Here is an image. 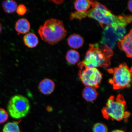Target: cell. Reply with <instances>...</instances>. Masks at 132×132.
<instances>
[{
    "instance_id": "obj_24",
    "label": "cell",
    "mask_w": 132,
    "mask_h": 132,
    "mask_svg": "<svg viewBox=\"0 0 132 132\" xmlns=\"http://www.w3.org/2000/svg\"><path fill=\"white\" fill-rule=\"evenodd\" d=\"M111 132H125L123 130L120 129H117L113 130Z\"/></svg>"
},
{
    "instance_id": "obj_4",
    "label": "cell",
    "mask_w": 132,
    "mask_h": 132,
    "mask_svg": "<svg viewBox=\"0 0 132 132\" xmlns=\"http://www.w3.org/2000/svg\"><path fill=\"white\" fill-rule=\"evenodd\" d=\"M38 33L43 40L51 45H54L65 38L67 31L62 21L51 19H48L39 27Z\"/></svg>"
},
{
    "instance_id": "obj_19",
    "label": "cell",
    "mask_w": 132,
    "mask_h": 132,
    "mask_svg": "<svg viewBox=\"0 0 132 132\" xmlns=\"http://www.w3.org/2000/svg\"><path fill=\"white\" fill-rule=\"evenodd\" d=\"M93 132H108V127L103 123H97L93 125L92 128Z\"/></svg>"
},
{
    "instance_id": "obj_26",
    "label": "cell",
    "mask_w": 132,
    "mask_h": 132,
    "mask_svg": "<svg viewBox=\"0 0 132 132\" xmlns=\"http://www.w3.org/2000/svg\"><path fill=\"white\" fill-rule=\"evenodd\" d=\"M59 132H61V131H60H60H59Z\"/></svg>"
},
{
    "instance_id": "obj_21",
    "label": "cell",
    "mask_w": 132,
    "mask_h": 132,
    "mask_svg": "<svg viewBox=\"0 0 132 132\" xmlns=\"http://www.w3.org/2000/svg\"><path fill=\"white\" fill-rule=\"evenodd\" d=\"M27 7L23 4H21L18 6L16 10L17 14L20 16L24 15L27 12Z\"/></svg>"
},
{
    "instance_id": "obj_20",
    "label": "cell",
    "mask_w": 132,
    "mask_h": 132,
    "mask_svg": "<svg viewBox=\"0 0 132 132\" xmlns=\"http://www.w3.org/2000/svg\"><path fill=\"white\" fill-rule=\"evenodd\" d=\"M8 118L7 112L4 109L0 108V123L5 122Z\"/></svg>"
},
{
    "instance_id": "obj_16",
    "label": "cell",
    "mask_w": 132,
    "mask_h": 132,
    "mask_svg": "<svg viewBox=\"0 0 132 132\" xmlns=\"http://www.w3.org/2000/svg\"><path fill=\"white\" fill-rule=\"evenodd\" d=\"M91 4V1L89 0H77L74 3V7L77 11L84 12L89 10Z\"/></svg>"
},
{
    "instance_id": "obj_22",
    "label": "cell",
    "mask_w": 132,
    "mask_h": 132,
    "mask_svg": "<svg viewBox=\"0 0 132 132\" xmlns=\"http://www.w3.org/2000/svg\"><path fill=\"white\" fill-rule=\"evenodd\" d=\"M132 1L131 0V1H129L128 2V7L129 10V11L131 12H132Z\"/></svg>"
},
{
    "instance_id": "obj_14",
    "label": "cell",
    "mask_w": 132,
    "mask_h": 132,
    "mask_svg": "<svg viewBox=\"0 0 132 132\" xmlns=\"http://www.w3.org/2000/svg\"><path fill=\"white\" fill-rule=\"evenodd\" d=\"M23 42L26 46L29 48H34L39 44V39L34 33L30 32L26 34L23 38Z\"/></svg>"
},
{
    "instance_id": "obj_6",
    "label": "cell",
    "mask_w": 132,
    "mask_h": 132,
    "mask_svg": "<svg viewBox=\"0 0 132 132\" xmlns=\"http://www.w3.org/2000/svg\"><path fill=\"white\" fill-rule=\"evenodd\" d=\"M30 103L27 98L23 96L17 95L10 99L7 109L11 117L19 119L26 117L29 113Z\"/></svg>"
},
{
    "instance_id": "obj_5",
    "label": "cell",
    "mask_w": 132,
    "mask_h": 132,
    "mask_svg": "<svg viewBox=\"0 0 132 132\" xmlns=\"http://www.w3.org/2000/svg\"><path fill=\"white\" fill-rule=\"evenodd\" d=\"M109 73L113 75L109 80L113 90H122L129 88L132 81V67L123 62L115 68L107 69Z\"/></svg>"
},
{
    "instance_id": "obj_1",
    "label": "cell",
    "mask_w": 132,
    "mask_h": 132,
    "mask_svg": "<svg viewBox=\"0 0 132 132\" xmlns=\"http://www.w3.org/2000/svg\"><path fill=\"white\" fill-rule=\"evenodd\" d=\"M92 8L84 12L75 11L70 15L71 20L77 19L81 20L88 17L98 21L102 28L104 25L111 26L115 28H125L132 22L131 15H116L113 14L106 6L94 1H91Z\"/></svg>"
},
{
    "instance_id": "obj_11",
    "label": "cell",
    "mask_w": 132,
    "mask_h": 132,
    "mask_svg": "<svg viewBox=\"0 0 132 132\" xmlns=\"http://www.w3.org/2000/svg\"><path fill=\"white\" fill-rule=\"evenodd\" d=\"M98 94L96 89L91 87H85L82 90V95L86 101L92 103L96 100Z\"/></svg>"
},
{
    "instance_id": "obj_7",
    "label": "cell",
    "mask_w": 132,
    "mask_h": 132,
    "mask_svg": "<svg viewBox=\"0 0 132 132\" xmlns=\"http://www.w3.org/2000/svg\"><path fill=\"white\" fill-rule=\"evenodd\" d=\"M78 76L82 83L85 87L95 89L98 88L103 77V74L96 68L84 67L79 71Z\"/></svg>"
},
{
    "instance_id": "obj_25",
    "label": "cell",
    "mask_w": 132,
    "mask_h": 132,
    "mask_svg": "<svg viewBox=\"0 0 132 132\" xmlns=\"http://www.w3.org/2000/svg\"><path fill=\"white\" fill-rule=\"evenodd\" d=\"M3 29V27L2 25L1 24V23H0V34H1L2 32V31Z\"/></svg>"
},
{
    "instance_id": "obj_23",
    "label": "cell",
    "mask_w": 132,
    "mask_h": 132,
    "mask_svg": "<svg viewBox=\"0 0 132 132\" xmlns=\"http://www.w3.org/2000/svg\"><path fill=\"white\" fill-rule=\"evenodd\" d=\"M51 1L53 2L56 4L60 5L62 4L64 2V1Z\"/></svg>"
},
{
    "instance_id": "obj_12",
    "label": "cell",
    "mask_w": 132,
    "mask_h": 132,
    "mask_svg": "<svg viewBox=\"0 0 132 132\" xmlns=\"http://www.w3.org/2000/svg\"><path fill=\"white\" fill-rule=\"evenodd\" d=\"M15 29L19 34H25L28 32L30 30V24L27 19L21 18L16 21Z\"/></svg>"
},
{
    "instance_id": "obj_15",
    "label": "cell",
    "mask_w": 132,
    "mask_h": 132,
    "mask_svg": "<svg viewBox=\"0 0 132 132\" xmlns=\"http://www.w3.org/2000/svg\"><path fill=\"white\" fill-rule=\"evenodd\" d=\"M2 6L4 12L11 14L16 11L18 7L17 3L13 0H7L2 2Z\"/></svg>"
},
{
    "instance_id": "obj_13",
    "label": "cell",
    "mask_w": 132,
    "mask_h": 132,
    "mask_svg": "<svg viewBox=\"0 0 132 132\" xmlns=\"http://www.w3.org/2000/svg\"><path fill=\"white\" fill-rule=\"evenodd\" d=\"M67 41L69 46L72 48L75 49L82 47L84 42L83 38L77 34L70 35L68 38Z\"/></svg>"
},
{
    "instance_id": "obj_18",
    "label": "cell",
    "mask_w": 132,
    "mask_h": 132,
    "mask_svg": "<svg viewBox=\"0 0 132 132\" xmlns=\"http://www.w3.org/2000/svg\"><path fill=\"white\" fill-rule=\"evenodd\" d=\"M20 121L10 122L4 125L3 132H21L19 126Z\"/></svg>"
},
{
    "instance_id": "obj_17",
    "label": "cell",
    "mask_w": 132,
    "mask_h": 132,
    "mask_svg": "<svg viewBox=\"0 0 132 132\" xmlns=\"http://www.w3.org/2000/svg\"><path fill=\"white\" fill-rule=\"evenodd\" d=\"M80 57V54L78 52L74 50H70L67 52L65 59L69 63L75 65L79 61Z\"/></svg>"
},
{
    "instance_id": "obj_2",
    "label": "cell",
    "mask_w": 132,
    "mask_h": 132,
    "mask_svg": "<svg viewBox=\"0 0 132 132\" xmlns=\"http://www.w3.org/2000/svg\"><path fill=\"white\" fill-rule=\"evenodd\" d=\"M89 46L85 59L77 65L80 70L85 67L106 68L109 67L114 54L113 50L106 45L100 46L98 44H90Z\"/></svg>"
},
{
    "instance_id": "obj_10",
    "label": "cell",
    "mask_w": 132,
    "mask_h": 132,
    "mask_svg": "<svg viewBox=\"0 0 132 132\" xmlns=\"http://www.w3.org/2000/svg\"><path fill=\"white\" fill-rule=\"evenodd\" d=\"M55 84L53 80L49 78H45L39 82L38 89L41 93L45 95H51L54 92Z\"/></svg>"
},
{
    "instance_id": "obj_8",
    "label": "cell",
    "mask_w": 132,
    "mask_h": 132,
    "mask_svg": "<svg viewBox=\"0 0 132 132\" xmlns=\"http://www.w3.org/2000/svg\"><path fill=\"white\" fill-rule=\"evenodd\" d=\"M126 33L125 28H115L111 26H107L104 29L100 43L112 49L114 48L117 42L124 37Z\"/></svg>"
},
{
    "instance_id": "obj_3",
    "label": "cell",
    "mask_w": 132,
    "mask_h": 132,
    "mask_svg": "<svg viewBox=\"0 0 132 132\" xmlns=\"http://www.w3.org/2000/svg\"><path fill=\"white\" fill-rule=\"evenodd\" d=\"M101 112L105 119L118 121H125L131 115L127 110L126 101L121 94H119L116 97L113 95L110 96Z\"/></svg>"
},
{
    "instance_id": "obj_9",
    "label": "cell",
    "mask_w": 132,
    "mask_h": 132,
    "mask_svg": "<svg viewBox=\"0 0 132 132\" xmlns=\"http://www.w3.org/2000/svg\"><path fill=\"white\" fill-rule=\"evenodd\" d=\"M132 29L129 32L118 42V47L126 54L128 57L132 58Z\"/></svg>"
}]
</instances>
